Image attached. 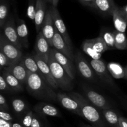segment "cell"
Masks as SVG:
<instances>
[{
  "mask_svg": "<svg viewBox=\"0 0 127 127\" xmlns=\"http://www.w3.org/2000/svg\"><path fill=\"white\" fill-rule=\"evenodd\" d=\"M36 3L37 0H29V1L28 7L27 10V15L29 18L32 21H35L36 11Z\"/></svg>",
  "mask_w": 127,
  "mask_h": 127,
  "instance_id": "cell-33",
  "label": "cell"
},
{
  "mask_svg": "<svg viewBox=\"0 0 127 127\" xmlns=\"http://www.w3.org/2000/svg\"><path fill=\"white\" fill-rule=\"evenodd\" d=\"M122 10H123V11H124V13H125V14L126 15L127 17V6H125L124 8H123Z\"/></svg>",
  "mask_w": 127,
  "mask_h": 127,
  "instance_id": "cell-45",
  "label": "cell"
},
{
  "mask_svg": "<svg viewBox=\"0 0 127 127\" xmlns=\"http://www.w3.org/2000/svg\"><path fill=\"white\" fill-rule=\"evenodd\" d=\"M83 90L86 99L97 109L102 111L105 109H111V104L102 95L89 88H84Z\"/></svg>",
  "mask_w": 127,
  "mask_h": 127,
  "instance_id": "cell-7",
  "label": "cell"
},
{
  "mask_svg": "<svg viewBox=\"0 0 127 127\" xmlns=\"http://www.w3.org/2000/svg\"><path fill=\"white\" fill-rule=\"evenodd\" d=\"M12 127H24L22 126L21 124H19V123H13Z\"/></svg>",
  "mask_w": 127,
  "mask_h": 127,
  "instance_id": "cell-42",
  "label": "cell"
},
{
  "mask_svg": "<svg viewBox=\"0 0 127 127\" xmlns=\"http://www.w3.org/2000/svg\"><path fill=\"white\" fill-rule=\"evenodd\" d=\"M68 94L78 103L83 117L88 120L91 125L94 127H108L109 125L105 122L102 112L100 113L99 109L95 107L88 99L79 93H70Z\"/></svg>",
  "mask_w": 127,
  "mask_h": 127,
  "instance_id": "cell-2",
  "label": "cell"
},
{
  "mask_svg": "<svg viewBox=\"0 0 127 127\" xmlns=\"http://www.w3.org/2000/svg\"><path fill=\"white\" fill-rule=\"evenodd\" d=\"M50 10L56 29L58 31L60 34L62 35V37L69 46V48L73 50V43H72L70 36L67 31L65 24L63 22L58 9L56 7L52 6V7H50Z\"/></svg>",
  "mask_w": 127,
  "mask_h": 127,
  "instance_id": "cell-8",
  "label": "cell"
},
{
  "mask_svg": "<svg viewBox=\"0 0 127 127\" xmlns=\"http://www.w3.org/2000/svg\"><path fill=\"white\" fill-rule=\"evenodd\" d=\"M115 36V47L117 50H126L127 49V38L125 33L119 31H113Z\"/></svg>",
  "mask_w": 127,
  "mask_h": 127,
  "instance_id": "cell-28",
  "label": "cell"
},
{
  "mask_svg": "<svg viewBox=\"0 0 127 127\" xmlns=\"http://www.w3.org/2000/svg\"><path fill=\"white\" fill-rule=\"evenodd\" d=\"M21 60H22V63L29 72L37 74L44 79L40 71L38 64H37V62H36L33 55H26L22 57Z\"/></svg>",
  "mask_w": 127,
  "mask_h": 127,
  "instance_id": "cell-23",
  "label": "cell"
},
{
  "mask_svg": "<svg viewBox=\"0 0 127 127\" xmlns=\"http://www.w3.org/2000/svg\"><path fill=\"white\" fill-rule=\"evenodd\" d=\"M112 16L115 30L119 32L125 33L127 26V17L123 11L118 6H115L113 11Z\"/></svg>",
  "mask_w": 127,
  "mask_h": 127,
  "instance_id": "cell-18",
  "label": "cell"
},
{
  "mask_svg": "<svg viewBox=\"0 0 127 127\" xmlns=\"http://www.w3.org/2000/svg\"><path fill=\"white\" fill-rule=\"evenodd\" d=\"M58 1L59 0H53V2H52V6H54V7H57V4L58 3Z\"/></svg>",
  "mask_w": 127,
  "mask_h": 127,
  "instance_id": "cell-43",
  "label": "cell"
},
{
  "mask_svg": "<svg viewBox=\"0 0 127 127\" xmlns=\"http://www.w3.org/2000/svg\"><path fill=\"white\" fill-rule=\"evenodd\" d=\"M125 78H124V79H127V65L125 67Z\"/></svg>",
  "mask_w": 127,
  "mask_h": 127,
  "instance_id": "cell-46",
  "label": "cell"
},
{
  "mask_svg": "<svg viewBox=\"0 0 127 127\" xmlns=\"http://www.w3.org/2000/svg\"><path fill=\"white\" fill-rule=\"evenodd\" d=\"M50 46L40 31L39 33H37L35 43V50L36 52V54L40 56L47 63H48L50 55Z\"/></svg>",
  "mask_w": 127,
  "mask_h": 127,
  "instance_id": "cell-13",
  "label": "cell"
},
{
  "mask_svg": "<svg viewBox=\"0 0 127 127\" xmlns=\"http://www.w3.org/2000/svg\"><path fill=\"white\" fill-rule=\"evenodd\" d=\"M32 110L35 113L43 116L60 117L61 113L59 110L50 104L45 102H38L33 106Z\"/></svg>",
  "mask_w": 127,
  "mask_h": 127,
  "instance_id": "cell-19",
  "label": "cell"
},
{
  "mask_svg": "<svg viewBox=\"0 0 127 127\" xmlns=\"http://www.w3.org/2000/svg\"><path fill=\"white\" fill-rule=\"evenodd\" d=\"M34 112L32 110H29L21 117V124L24 127H31L33 119Z\"/></svg>",
  "mask_w": 127,
  "mask_h": 127,
  "instance_id": "cell-32",
  "label": "cell"
},
{
  "mask_svg": "<svg viewBox=\"0 0 127 127\" xmlns=\"http://www.w3.org/2000/svg\"><path fill=\"white\" fill-rule=\"evenodd\" d=\"M0 119L8 122H12L13 120V117L11 114L6 110L2 109H0Z\"/></svg>",
  "mask_w": 127,
  "mask_h": 127,
  "instance_id": "cell-37",
  "label": "cell"
},
{
  "mask_svg": "<svg viewBox=\"0 0 127 127\" xmlns=\"http://www.w3.org/2000/svg\"><path fill=\"white\" fill-rule=\"evenodd\" d=\"M79 127H94V126L91 125H88V124H81L80 125Z\"/></svg>",
  "mask_w": 127,
  "mask_h": 127,
  "instance_id": "cell-44",
  "label": "cell"
},
{
  "mask_svg": "<svg viewBox=\"0 0 127 127\" xmlns=\"http://www.w3.org/2000/svg\"><path fill=\"white\" fill-rule=\"evenodd\" d=\"M83 5L95 8V0H79Z\"/></svg>",
  "mask_w": 127,
  "mask_h": 127,
  "instance_id": "cell-39",
  "label": "cell"
},
{
  "mask_svg": "<svg viewBox=\"0 0 127 127\" xmlns=\"http://www.w3.org/2000/svg\"><path fill=\"white\" fill-rule=\"evenodd\" d=\"M16 26H17V32L19 38L21 42L22 47L27 48L29 47L28 39V30L26 26V22L22 19H19L16 16Z\"/></svg>",
  "mask_w": 127,
  "mask_h": 127,
  "instance_id": "cell-20",
  "label": "cell"
},
{
  "mask_svg": "<svg viewBox=\"0 0 127 127\" xmlns=\"http://www.w3.org/2000/svg\"><path fill=\"white\" fill-rule=\"evenodd\" d=\"M50 52L53 54L57 62L60 64L61 66L66 71L68 75L73 80L75 78L76 69L73 62L54 48H51Z\"/></svg>",
  "mask_w": 127,
  "mask_h": 127,
  "instance_id": "cell-11",
  "label": "cell"
},
{
  "mask_svg": "<svg viewBox=\"0 0 127 127\" xmlns=\"http://www.w3.org/2000/svg\"><path fill=\"white\" fill-rule=\"evenodd\" d=\"M74 61L78 71L83 78L91 81H95L96 74L91 64L88 63L82 53L79 51H77L74 55Z\"/></svg>",
  "mask_w": 127,
  "mask_h": 127,
  "instance_id": "cell-6",
  "label": "cell"
},
{
  "mask_svg": "<svg viewBox=\"0 0 127 127\" xmlns=\"http://www.w3.org/2000/svg\"><path fill=\"white\" fill-rule=\"evenodd\" d=\"M8 6L5 1H1L0 5V27L3 29L8 19Z\"/></svg>",
  "mask_w": 127,
  "mask_h": 127,
  "instance_id": "cell-31",
  "label": "cell"
},
{
  "mask_svg": "<svg viewBox=\"0 0 127 127\" xmlns=\"http://www.w3.org/2000/svg\"><path fill=\"white\" fill-rule=\"evenodd\" d=\"M45 2H48V3H50L52 4V2H53V0H44Z\"/></svg>",
  "mask_w": 127,
  "mask_h": 127,
  "instance_id": "cell-47",
  "label": "cell"
},
{
  "mask_svg": "<svg viewBox=\"0 0 127 127\" xmlns=\"http://www.w3.org/2000/svg\"><path fill=\"white\" fill-rule=\"evenodd\" d=\"M47 12V4L45 1L44 0H37L34 22L37 33L42 31Z\"/></svg>",
  "mask_w": 127,
  "mask_h": 127,
  "instance_id": "cell-17",
  "label": "cell"
},
{
  "mask_svg": "<svg viewBox=\"0 0 127 127\" xmlns=\"http://www.w3.org/2000/svg\"><path fill=\"white\" fill-rule=\"evenodd\" d=\"M4 69H6L16 77L22 85L26 86L28 77V71L22 63V60L14 63L10 66L6 67Z\"/></svg>",
  "mask_w": 127,
  "mask_h": 127,
  "instance_id": "cell-16",
  "label": "cell"
},
{
  "mask_svg": "<svg viewBox=\"0 0 127 127\" xmlns=\"http://www.w3.org/2000/svg\"><path fill=\"white\" fill-rule=\"evenodd\" d=\"M0 51L7 57L12 64L22 58V50L12 44L2 33H0Z\"/></svg>",
  "mask_w": 127,
  "mask_h": 127,
  "instance_id": "cell-4",
  "label": "cell"
},
{
  "mask_svg": "<svg viewBox=\"0 0 127 127\" xmlns=\"http://www.w3.org/2000/svg\"><path fill=\"white\" fill-rule=\"evenodd\" d=\"M11 65H12V63L10 62L9 60L1 51H0V66H1L0 71H1V73H2L4 68L6 67H9Z\"/></svg>",
  "mask_w": 127,
  "mask_h": 127,
  "instance_id": "cell-35",
  "label": "cell"
},
{
  "mask_svg": "<svg viewBox=\"0 0 127 127\" xmlns=\"http://www.w3.org/2000/svg\"><path fill=\"white\" fill-rule=\"evenodd\" d=\"M107 125L110 127H120V116L111 108L101 111Z\"/></svg>",
  "mask_w": 127,
  "mask_h": 127,
  "instance_id": "cell-22",
  "label": "cell"
},
{
  "mask_svg": "<svg viewBox=\"0 0 127 127\" xmlns=\"http://www.w3.org/2000/svg\"><path fill=\"white\" fill-rule=\"evenodd\" d=\"M12 107L14 112L17 115V116L21 117L29 109L28 105L24 100L20 99H14L12 100Z\"/></svg>",
  "mask_w": 127,
  "mask_h": 127,
  "instance_id": "cell-26",
  "label": "cell"
},
{
  "mask_svg": "<svg viewBox=\"0 0 127 127\" xmlns=\"http://www.w3.org/2000/svg\"><path fill=\"white\" fill-rule=\"evenodd\" d=\"M1 74L4 76L12 91H22L24 90V86L8 71L4 69Z\"/></svg>",
  "mask_w": 127,
  "mask_h": 127,
  "instance_id": "cell-21",
  "label": "cell"
},
{
  "mask_svg": "<svg viewBox=\"0 0 127 127\" xmlns=\"http://www.w3.org/2000/svg\"><path fill=\"white\" fill-rule=\"evenodd\" d=\"M57 100L64 109L83 117V114L79 105L68 94L62 93H57Z\"/></svg>",
  "mask_w": 127,
  "mask_h": 127,
  "instance_id": "cell-10",
  "label": "cell"
},
{
  "mask_svg": "<svg viewBox=\"0 0 127 127\" xmlns=\"http://www.w3.org/2000/svg\"><path fill=\"white\" fill-rule=\"evenodd\" d=\"M1 1H2V0H1Z\"/></svg>",
  "mask_w": 127,
  "mask_h": 127,
  "instance_id": "cell-48",
  "label": "cell"
},
{
  "mask_svg": "<svg viewBox=\"0 0 127 127\" xmlns=\"http://www.w3.org/2000/svg\"><path fill=\"white\" fill-rule=\"evenodd\" d=\"M35 59L37 62L38 66L39 68L40 71L42 73V76H43L44 79L47 81V83L52 87L54 89H57L58 88L53 76H52V73H51L50 69L48 66V63L44 60L43 58H42L40 56L37 54L33 55Z\"/></svg>",
  "mask_w": 127,
  "mask_h": 127,
  "instance_id": "cell-15",
  "label": "cell"
},
{
  "mask_svg": "<svg viewBox=\"0 0 127 127\" xmlns=\"http://www.w3.org/2000/svg\"><path fill=\"white\" fill-rule=\"evenodd\" d=\"M91 44L94 49L99 53H103L107 50H109V48L107 47V45L105 44V42L104 41L103 38L100 36L96 37L95 38L90 39Z\"/></svg>",
  "mask_w": 127,
  "mask_h": 127,
  "instance_id": "cell-30",
  "label": "cell"
},
{
  "mask_svg": "<svg viewBox=\"0 0 127 127\" xmlns=\"http://www.w3.org/2000/svg\"><path fill=\"white\" fill-rule=\"evenodd\" d=\"M90 64L96 75L99 77L103 83L107 84L109 86L111 87L114 89H117V87L112 78L111 74L109 73L107 65L104 61L101 59H92L90 61Z\"/></svg>",
  "mask_w": 127,
  "mask_h": 127,
  "instance_id": "cell-5",
  "label": "cell"
},
{
  "mask_svg": "<svg viewBox=\"0 0 127 127\" xmlns=\"http://www.w3.org/2000/svg\"><path fill=\"white\" fill-rule=\"evenodd\" d=\"M48 64L58 88L66 91L72 90L74 87L73 80L57 62L51 52Z\"/></svg>",
  "mask_w": 127,
  "mask_h": 127,
  "instance_id": "cell-3",
  "label": "cell"
},
{
  "mask_svg": "<svg viewBox=\"0 0 127 127\" xmlns=\"http://www.w3.org/2000/svg\"><path fill=\"white\" fill-rule=\"evenodd\" d=\"M4 35L12 44L19 49H22V46L19 38L17 32V26L12 16H10L3 27Z\"/></svg>",
  "mask_w": 127,
  "mask_h": 127,
  "instance_id": "cell-9",
  "label": "cell"
},
{
  "mask_svg": "<svg viewBox=\"0 0 127 127\" xmlns=\"http://www.w3.org/2000/svg\"><path fill=\"white\" fill-rule=\"evenodd\" d=\"M52 44L55 49L68 57L72 62L74 61V55L73 54V50L69 48V46L66 43L58 31L56 29V28Z\"/></svg>",
  "mask_w": 127,
  "mask_h": 127,
  "instance_id": "cell-12",
  "label": "cell"
},
{
  "mask_svg": "<svg viewBox=\"0 0 127 127\" xmlns=\"http://www.w3.org/2000/svg\"><path fill=\"white\" fill-rule=\"evenodd\" d=\"M107 67L112 77L117 79L125 78V68L120 63L116 62H110L107 64Z\"/></svg>",
  "mask_w": 127,
  "mask_h": 127,
  "instance_id": "cell-25",
  "label": "cell"
},
{
  "mask_svg": "<svg viewBox=\"0 0 127 127\" xmlns=\"http://www.w3.org/2000/svg\"><path fill=\"white\" fill-rule=\"evenodd\" d=\"M120 127H127V119L124 117L120 116Z\"/></svg>",
  "mask_w": 127,
  "mask_h": 127,
  "instance_id": "cell-41",
  "label": "cell"
},
{
  "mask_svg": "<svg viewBox=\"0 0 127 127\" xmlns=\"http://www.w3.org/2000/svg\"><path fill=\"white\" fill-rule=\"evenodd\" d=\"M100 37L103 38L107 45L109 50L115 49V36L114 32L105 29H102L100 32Z\"/></svg>",
  "mask_w": 127,
  "mask_h": 127,
  "instance_id": "cell-29",
  "label": "cell"
},
{
  "mask_svg": "<svg viewBox=\"0 0 127 127\" xmlns=\"http://www.w3.org/2000/svg\"><path fill=\"white\" fill-rule=\"evenodd\" d=\"M0 109L6 110V111L9 110V107L7 104V100L2 94L0 95Z\"/></svg>",
  "mask_w": 127,
  "mask_h": 127,
  "instance_id": "cell-38",
  "label": "cell"
},
{
  "mask_svg": "<svg viewBox=\"0 0 127 127\" xmlns=\"http://www.w3.org/2000/svg\"><path fill=\"white\" fill-rule=\"evenodd\" d=\"M0 90L2 92L12 91L2 74L0 76Z\"/></svg>",
  "mask_w": 127,
  "mask_h": 127,
  "instance_id": "cell-36",
  "label": "cell"
},
{
  "mask_svg": "<svg viewBox=\"0 0 127 127\" xmlns=\"http://www.w3.org/2000/svg\"><path fill=\"white\" fill-rule=\"evenodd\" d=\"M55 31V27L52 13H51V10L50 8L49 9L47 10V14H46L45 18V21L41 32H42L43 35L47 40L50 47H53L52 42H53V38L54 37Z\"/></svg>",
  "mask_w": 127,
  "mask_h": 127,
  "instance_id": "cell-14",
  "label": "cell"
},
{
  "mask_svg": "<svg viewBox=\"0 0 127 127\" xmlns=\"http://www.w3.org/2000/svg\"><path fill=\"white\" fill-rule=\"evenodd\" d=\"M115 6L113 0H95V8L104 14L112 16Z\"/></svg>",
  "mask_w": 127,
  "mask_h": 127,
  "instance_id": "cell-24",
  "label": "cell"
},
{
  "mask_svg": "<svg viewBox=\"0 0 127 127\" xmlns=\"http://www.w3.org/2000/svg\"><path fill=\"white\" fill-rule=\"evenodd\" d=\"M82 48H83V52L88 56H89L91 58H92V59L100 60L101 58L102 54L98 53L94 49V47L92 45L90 39L86 40L83 42V45H82Z\"/></svg>",
  "mask_w": 127,
  "mask_h": 127,
  "instance_id": "cell-27",
  "label": "cell"
},
{
  "mask_svg": "<svg viewBox=\"0 0 127 127\" xmlns=\"http://www.w3.org/2000/svg\"><path fill=\"white\" fill-rule=\"evenodd\" d=\"M45 117L34 112L31 127H45L44 124Z\"/></svg>",
  "mask_w": 127,
  "mask_h": 127,
  "instance_id": "cell-34",
  "label": "cell"
},
{
  "mask_svg": "<svg viewBox=\"0 0 127 127\" xmlns=\"http://www.w3.org/2000/svg\"><path fill=\"white\" fill-rule=\"evenodd\" d=\"M26 88L32 96L38 100L57 101V94L47 81L35 73L28 71Z\"/></svg>",
  "mask_w": 127,
  "mask_h": 127,
  "instance_id": "cell-1",
  "label": "cell"
},
{
  "mask_svg": "<svg viewBox=\"0 0 127 127\" xmlns=\"http://www.w3.org/2000/svg\"><path fill=\"white\" fill-rule=\"evenodd\" d=\"M13 123L0 119V127H12Z\"/></svg>",
  "mask_w": 127,
  "mask_h": 127,
  "instance_id": "cell-40",
  "label": "cell"
}]
</instances>
